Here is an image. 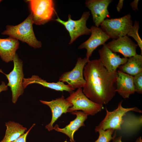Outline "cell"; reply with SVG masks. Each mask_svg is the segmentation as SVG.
<instances>
[{"mask_svg":"<svg viewBox=\"0 0 142 142\" xmlns=\"http://www.w3.org/2000/svg\"><path fill=\"white\" fill-rule=\"evenodd\" d=\"M83 74L85 83L83 92L87 97L103 105L111 100L116 93L117 71L109 72L98 59L89 60L84 67Z\"/></svg>","mask_w":142,"mask_h":142,"instance_id":"cell-1","label":"cell"},{"mask_svg":"<svg viewBox=\"0 0 142 142\" xmlns=\"http://www.w3.org/2000/svg\"><path fill=\"white\" fill-rule=\"evenodd\" d=\"M33 22L31 13L27 18L16 26L7 25L6 29L1 33L27 43L35 48H40L42 43L36 38L33 29Z\"/></svg>","mask_w":142,"mask_h":142,"instance_id":"cell-2","label":"cell"},{"mask_svg":"<svg viewBox=\"0 0 142 142\" xmlns=\"http://www.w3.org/2000/svg\"><path fill=\"white\" fill-rule=\"evenodd\" d=\"M100 25L110 38L115 39L126 35L133 26V22L131 15L129 13L119 18H106Z\"/></svg>","mask_w":142,"mask_h":142,"instance_id":"cell-3","label":"cell"},{"mask_svg":"<svg viewBox=\"0 0 142 142\" xmlns=\"http://www.w3.org/2000/svg\"><path fill=\"white\" fill-rule=\"evenodd\" d=\"M66 99L73 105L68 110V112L70 113L82 110L88 115L93 116L101 111L103 108V105L95 103L87 97L83 93L82 88L78 89Z\"/></svg>","mask_w":142,"mask_h":142,"instance_id":"cell-4","label":"cell"},{"mask_svg":"<svg viewBox=\"0 0 142 142\" xmlns=\"http://www.w3.org/2000/svg\"><path fill=\"white\" fill-rule=\"evenodd\" d=\"M33 24H44L52 18L55 13L54 1L52 0H28Z\"/></svg>","mask_w":142,"mask_h":142,"instance_id":"cell-5","label":"cell"},{"mask_svg":"<svg viewBox=\"0 0 142 142\" xmlns=\"http://www.w3.org/2000/svg\"><path fill=\"white\" fill-rule=\"evenodd\" d=\"M14 67L8 74H6L0 69V72L4 74L8 80L7 85L10 87L12 93V101L15 103L19 97L24 92L22 82L24 78L23 64L17 54H16L13 59Z\"/></svg>","mask_w":142,"mask_h":142,"instance_id":"cell-6","label":"cell"},{"mask_svg":"<svg viewBox=\"0 0 142 142\" xmlns=\"http://www.w3.org/2000/svg\"><path fill=\"white\" fill-rule=\"evenodd\" d=\"M122 101L118 104V107L113 111H109L106 108V115L104 119L95 127V131L99 129L106 130L112 129L115 130L121 129V126L123 122V118L126 113L130 111L141 113L142 111L137 107L125 108L122 106Z\"/></svg>","mask_w":142,"mask_h":142,"instance_id":"cell-7","label":"cell"},{"mask_svg":"<svg viewBox=\"0 0 142 142\" xmlns=\"http://www.w3.org/2000/svg\"><path fill=\"white\" fill-rule=\"evenodd\" d=\"M90 15L89 12L86 11L83 12L80 19L78 20L72 19L71 16L69 14L67 21L62 20L58 16L54 20L63 25L68 31L70 38L69 44H71L79 37L91 34L90 29L86 26L87 21Z\"/></svg>","mask_w":142,"mask_h":142,"instance_id":"cell-8","label":"cell"},{"mask_svg":"<svg viewBox=\"0 0 142 142\" xmlns=\"http://www.w3.org/2000/svg\"><path fill=\"white\" fill-rule=\"evenodd\" d=\"M89 60V58L86 57L83 59L78 58L73 69L63 73L59 77V81L67 83L74 90L83 87L85 83L83 76V70L85 65Z\"/></svg>","mask_w":142,"mask_h":142,"instance_id":"cell-9","label":"cell"},{"mask_svg":"<svg viewBox=\"0 0 142 142\" xmlns=\"http://www.w3.org/2000/svg\"><path fill=\"white\" fill-rule=\"evenodd\" d=\"M90 29L91 34L90 37L78 47V49L85 48L87 50L86 57L89 58L98 47L105 44L110 38L99 27L93 26Z\"/></svg>","mask_w":142,"mask_h":142,"instance_id":"cell-10","label":"cell"},{"mask_svg":"<svg viewBox=\"0 0 142 142\" xmlns=\"http://www.w3.org/2000/svg\"><path fill=\"white\" fill-rule=\"evenodd\" d=\"M99 59L102 65L109 72L116 71L117 69L125 63L128 58H121L119 55L113 52L108 47L106 44L103 45L98 50Z\"/></svg>","mask_w":142,"mask_h":142,"instance_id":"cell-11","label":"cell"},{"mask_svg":"<svg viewBox=\"0 0 142 142\" xmlns=\"http://www.w3.org/2000/svg\"><path fill=\"white\" fill-rule=\"evenodd\" d=\"M106 45L114 53H119L126 58H129L137 54L136 49L138 46L127 35L113 39Z\"/></svg>","mask_w":142,"mask_h":142,"instance_id":"cell-12","label":"cell"},{"mask_svg":"<svg viewBox=\"0 0 142 142\" xmlns=\"http://www.w3.org/2000/svg\"><path fill=\"white\" fill-rule=\"evenodd\" d=\"M111 0H88L86 1V6L90 11L95 26L99 27L110 16L108 8Z\"/></svg>","mask_w":142,"mask_h":142,"instance_id":"cell-13","label":"cell"},{"mask_svg":"<svg viewBox=\"0 0 142 142\" xmlns=\"http://www.w3.org/2000/svg\"><path fill=\"white\" fill-rule=\"evenodd\" d=\"M40 102L48 106L52 113V118L50 123L45 126V128L50 131L53 129V124L63 113L68 112L69 108L73 106L72 104L65 99L63 96L50 101L40 100Z\"/></svg>","mask_w":142,"mask_h":142,"instance_id":"cell-14","label":"cell"},{"mask_svg":"<svg viewBox=\"0 0 142 142\" xmlns=\"http://www.w3.org/2000/svg\"><path fill=\"white\" fill-rule=\"evenodd\" d=\"M76 115V118L64 128H60L57 124L55 125L53 129L63 133L67 135L69 138L70 142H75L74 139L75 132L81 126H85V121L87 119L88 115L82 111H75L70 113Z\"/></svg>","mask_w":142,"mask_h":142,"instance_id":"cell-15","label":"cell"},{"mask_svg":"<svg viewBox=\"0 0 142 142\" xmlns=\"http://www.w3.org/2000/svg\"><path fill=\"white\" fill-rule=\"evenodd\" d=\"M116 92L124 99L129 98L135 92L133 84V76L125 73L119 70L117 71Z\"/></svg>","mask_w":142,"mask_h":142,"instance_id":"cell-16","label":"cell"},{"mask_svg":"<svg viewBox=\"0 0 142 142\" xmlns=\"http://www.w3.org/2000/svg\"><path fill=\"white\" fill-rule=\"evenodd\" d=\"M40 84L44 87L58 91H67L71 94L74 90L68 85L65 84L64 82L58 81L56 83L49 82L42 79L37 75H32L31 78H24L22 82L23 88L25 89L29 84Z\"/></svg>","mask_w":142,"mask_h":142,"instance_id":"cell-17","label":"cell"},{"mask_svg":"<svg viewBox=\"0 0 142 142\" xmlns=\"http://www.w3.org/2000/svg\"><path fill=\"white\" fill-rule=\"evenodd\" d=\"M19 44L18 40L12 37L0 38V57L6 63L13 61Z\"/></svg>","mask_w":142,"mask_h":142,"instance_id":"cell-18","label":"cell"},{"mask_svg":"<svg viewBox=\"0 0 142 142\" xmlns=\"http://www.w3.org/2000/svg\"><path fill=\"white\" fill-rule=\"evenodd\" d=\"M118 68L120 71L132 76L142 72V55L137 54L129 58L125 63Z\"/></svg>","mask_w":142,"mask_h":142,"instance_id":"cell-19","label":"cell"},{"mask_svg":"<svg viewBox=\"0 0 142 142\" xmlns=\"http://www.w3.org/2000/svg\"><path fill=\"white\" fill-rule=\"evenodd\" d=\"M7 127L5 136L1 142H12L24 133L27 130L19 124L9 121L6 123Z\"/></svg>","mask_w":142,"mask_h":142,"instance_id":"cell-20","label":"cell"},{"mask_svg":"<svg viewBox=\"0 0 142 142\" xmlns=\"http://www.w3.org/2000/svg\"><path fill=\"white\" fill-rule=\"evenodd\" d=\"M125 115L123 118V122L121 126L123 129L127 132L135 131L142 125V116H136L133 115Z\"/></svg>","mask_w":142,"mask_h":142,"instance_id":"cell-21","label":"cell"},{"mask_svg":"<svg viewBox=\"0 0 142 142\" xmlns=\"http://www.w3.org/2000/svg\"><path fill=\"white\" fill-rule=\"evenodd\" d=\"M114 130L109 129L106 130L99 129L96 132L99 133V136L95 142H109L116 137V132L115 131L114 135L112 136Z\"/></svg>","mask_w":142,"mask_h":142,"instance_id":"cell-22","label":"cell"},{"mask_svg":"<svg viewBox=\"0 0 142 142\" xmlns=\"http://www.w3.org/2000/svg\"><path fill=\"white\" fill-rule=\"evenodd\" d=\"M139 23L138 21H135L133 25L131 27L127 35L132 37L137 42L141 50V55L142 54V40L138 33Z\"/></svg>","mask_w":142,"mask_h":142,"instance_id":"cell-23","label":"cell"},{"mask_svg":"<svg viewBox=\"0 0 142 142\" xmlns=\"http://www.w3.org/2000/svg\"><path fill=\"white\" fill-rule=\"evenodd\" d=\"M133 84L135 92L142 93V72L133 76Z\"/></svg>","mask_w":142,"mask_h":142,"instance_id":"cell-24","label":"cell"},{"mask_svg":"<svg viewBox=\"0 0 142 142\" xmlns=\"http://www.w3.org/2000/svg\"><path fill=\"white\" fill-rule=\"evenodd\" d=\"M35 124H33L25 133H24L12 142H26V138L28 134Z\"/></svg>","mask_w":142,"mask_h":142,"instance_id":"cell-25","label":"cell"},{"mask_svg":"<svg viewBox=\"0 0 142 142\" xmlns=\"http://www.w3.org/2000/svg\"><path fill=\"white\" fill-rule=\"evenodd\" d=\"M139 1V0H134L130 4L132 9L135 11L138 10V5Z\"/></svg>","mask_w":142,"mask_h":142,"instance_id":"cell-26","label":"cell"},{"mask_svg":"<svg viewBox=\"0 0 142 142\" xmlns=\"http://www.w3.org/2000/svg\"><path fill=\"white\" fill-rule=\"evenodd\" d=\"M8 87L4 82L2 81L1 84L0 85V93L2 91L7 90Z\"/></svg>","mask_w":142,"mask_h":142,"instance_id":"cell-27","label":"cell"},{"mask_svg":"<svg viewBox=\"0 0 142 142\" xmlns=\"http://www.w3.org/2000/svg\"><path fill=\"white\" fill-rule=\"evenodd\" d=\"M124 1L123 0H119L116 6L118 12H120L122 9Z\"/></svg>","mask_w":142,"mask_h":142,"instance_id":"cell-28","label":"cell"},{"mask_svg":"<svg viewBox=\"0 0 142 142\" xmlns=\"http://www.w3.org/2000/svg\"><path fill=\"white\" fill-rule=\"evenodd\" d=\"M122 136H120L117 138H115L113 139L112 142H122L121 141Z\"/></svg>","mask_w":142,"mask_h":142,"instance_id":"cell-29","label":"cell"},{"mask_svg":"<svg viewBox=\"0 0 142 142\" xmlns=\"http://www.w3.org/2000/svg\"><path fill=\"white\" fill-rule=\"evenodd\" d=\"M135 142H142L141 137L140 136L137 138Z\"/></svg>","mask_w":142,"mask_h":142,"instance_id":"cell-30","label":"cell"},{"mask_svg":"<svg viewBox=\"0 0 142 142\" xmlns=\"http://www.w3.org/2000/svg\"><path fill=\"white\" fill-rule=\"evenodd\" d=\"M2 1V0H0V3Z\"/></svg>","mask_w":142,"mask_h":142,"instance_id":"cell-31","label":"cell"},{"mask_svg":"<svg viewBox=\"0 0 142 142\" xmlns=\"http://www.w3.org/2000/svg\"><path fill=\"white\" fill-rule=\"evenodd\" d=\"M64 142H66V141H64Z\"/></svg>","mask_w":142,"mask_h":142,"instance_id":"cell-32","label":"cell"}]
</instances>
